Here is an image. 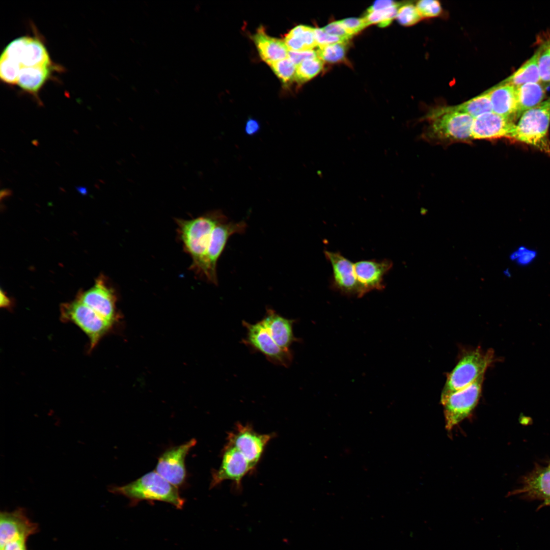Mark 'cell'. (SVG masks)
I'll list each match as a JSON object with an SVG mask.
<instances>
[{
	"label": "cell",
	"mask_w": 550,
	"mask_h": 550,
	"mask_svg": "<svg viewBox=\"0 0 550 550\" xmlns=\"http://www.w3.org/2000/svg\"><path fill=\"white\" fill-rule=\"evenodd\" d=\"M228 221L219 210L208 212L195 218H175L177 231L183 248L191 258L190 269L200 277L214 228Z\"/></svg>",
	"instance_id": "obj_1"
},
{
	"label": "cell",
	"mask_w": 550,
	"mask_h": 550,
	"mask_svg": "<svg viewBox=\"0 0 550 550\" xmlns=\"http://www.w3.org/2000/svg\"><path fill=\"white\" fill-rule=\"evenodd\" d=\"M109 491L123 495L136 502L141 500L165 502L181 509L184 503L178 487L174 486L155 471L121 486H112Z\"/></svg>",
	"instance_id": "obj_2"
},
{
	"label": "cell",
	"mask_w": 550,
	"mask_h": 550,
	"mask_svg": "<svg viewBox=\"0 0 550 550\" xmlns=\"http://www.w3.org/2000/svg\"><path fill=\"white\" fill-rule=\"evenodd\" d=\"M496 361L494 351L480 347L463 351L452 371L447 375L441 398L463 389L485 373Z\"/></svg>",
	"instance_id": "obj_3"
},
{
	"label": "cell",
	"mask_w": 550,
	"mask_h": 550,
	"mask_svg": "<svg viewBox=\"0 0 550 550\" xmlns=\"http://www.w3.org/2000/svg\"><path fill=\"white\" fill-rule=\"evenodd\" d=\"M549 123L550 97L522 113L510 138L550 154V142L548 138Z\"/></svg>",
	"instance_id": "obj_4"
},
{
	"label": "cell",
	"mask_w": 550,
	"mask_h": 550,
	"mask_svg": "<svg viewBox=\"0 0 550 550\" xmlns=\"http://www.w3.org/2000/svg\"><path fill=\"white\" fill-rule=\"evenodd\" d=\"M429 134L433 138L446 141H465L472 139L474 118L450 107L437 110L429 117Z\"/></svg>",
	"instance_id": "obj_5"
},
{
	"label": "cell",
	"mask_w": 550,
	"mask_h": 550,
	"mask_svg": "<svg viewBox=\"0 0 550 550\" xmlns=\"http://www.w3.org/2000/svg\"><path fill=\"white\" fill-rule=\"evenodd\" d=\"M61 319L78 326L88 337L92 350L107 332L112 324L77 299L62 305Z\"/></svg>",
	"instance_id": "obj_6"
},
{
	"label": "cell",
	"mask_w": 550,
	"mask_h": 550,
	"mask_svg": "<svg viewBox=\"0 0 550 550\" xmlns=\"http://www.w3.org/2000/svg\"><path fill=\"white\" fill-rule=\"evenodd\" d=\"M484 375H481L466 387L441 399L448 430H452L468 417L475 408L481 396Z\"/></svg>",
	"instance_id": "obj_7"
},
{
	"label": "cell",
	"mask_w": 550,
	"mask_h": 550,
	"mask_svg": "<svg viewBox=\"0 0 550 550\" xmlns=\"http://www.w3.org/2000/svg\"><path fill=\"white\" fill-rule=\"evenodd\" d=\"M1 56L13 64L18 73L23 68L52 65L43 43L37 38L28 36L19 37L11 41Z\"/></svg>",
	"instance_id": "obj_8"
},
{
	"label": "cell",
	"mask_w": 550,
	"mask_h": 550,
	"mask_svg": "<svg viewBox=\"0 0 550 550\" xmlns=\"http://www.w3.org/2000/svg\"><path fill=\"white\" fill-rule=\"evenodd\" d=\"M243 325L246 330L243 340L246 345L264 355L273 364L284 367L290 365L293 359L291 351L284 350L276 344L262 320L253 324L243 321Z\"/></svg>",
	"instance_id": "obj_9"
},
{
	"label": "cell",
	"mask_w": 550,
	"mask_h": 550,
	"mask_svg": "<svg viewBox=\"0 0 550 550\" xmlns=\"http://www.w3.org/2000/svg\"><path fill=\"white\" fill-rule=\"evenodd\" d=\"M246 224L244 221H226L218 224L213 229L207 251L201 277L208 282L217 284L216 266L229 238L234 234L244 232Z\"/></svg>",
	"instance_id": "obj_10"
},
{
	"label": "cell",
	"mask_w": 550,
	"mask_h": 550,
	"mask_svg": "<svg viewBox=\"0 0 550 550\" xmlns=\"http://www.w3.org/2000/svg\"><path fill=\"white\" fill-rule=\"evenodd\" d=\"M273 436L271 434H260L247 424H236L234 429L228 432L226 444L241 452L255 469L265 448Z\"/></svg>",
	"instance_id": "obj_11"
},
{
	"label": "cell",
	"mask_w": 550,
	"mask_h": 550,
	"mask_svg": "<svg viewBox=\"0 0 550 550\" xmlns=\"http://www.w3.org/2000/svg\"><path fill=\"white\" fill-rule=\"evenodd\" d=\"M254 469L241 452L226 444L222 452L220 466L212 473L210 487L229 480L235 484L237 489L240 490L243 477Z\"/></svg>",
	"instance_id": "obj_12"
},
{
	"label": "cell",
	"mask_w": 550,
	"mask_h": 550,
	"mask_svg": "<svg viewBox=\"0 0 550 550\" xmlns=\"http://www.w3.org/2000/svg\"><path fill=\"white\" fill-rule=\"evenodd\" d=\"M76 299L112 324L115 321L117 316L116 296L103 276L99 277L91 288L79 293Z\"/></svg>",
	"instance_id": "obj_13"
},
{
	"label": "cell",
	"mask_w": 550,
	"mask_h": 550,
	"mask_svg": "<svg viewBox=\"0 0 550 550\" xmlns=\"http://www.w3.org/2000/svg\"><path fill=\"white\" fill-rule=\"evenodd\" d=\"M196 440L188 442L165 451L159 457L155 471L174 486L178 487L185 482L186 474L185 459Z\"/></svg>",
	"instance_id": "obj_14"
},
{
	"label": "cell",
	"mask_w": 550,
	"mask_h": 550,
	"mask_svg": "<svg viewBox=\"0 0 550 550\" xmlns=\"http://www.w3.org/2000/svg\"><path fill=\"white\" fill-rule=\"evenodd\" d=\"M324 254L333 269V286L341 293L360 297L354 263L339 252L325 250Z\"/></svg>",
	"instance_id": "obj_15"
},
{
	"label": "cell",
	"mask_w": 550,
	"mask_h": 550,
	"mask_svg": "<svg viewBox=\"0 0 550 550\" xmlns=\"http://www.w3.org/2000/svg\"><path fill=\"white\" fill-rule=\"evenodd\" d=\"M393 265L392 261L388 259L361 260L354 263L360 297L371 291L383 290V277Z\"/></svg>",
	"instance_id": "obj_16"
},
{
	"label": "cell",
	"mask_w": 550,
	"mask_h": 550,
	"mask_svg": "<svg viewBox=\"0 0 550 550\" xmlns=\"http://www.w3.org/2000/svg\"><path fill=\"white\" fill-rule=\"evenodd\" d=\"M37 530L38 526L28 517L23 509L1 512L0 548L14 539H27Z\"/></svg>",
	"instance_id": "obj_17"
},
{
	"label": "cell",
	"mask_w": 550,
	"mask_h": 550,
	"mask_svg": "<svg viewBox=\"0 0 550 550\" xmlns=\"http://www.w3.org/2000/svg\"><path fill=\"white\" fill-rule=\"evenodd\" d=\"M515 125L512 120L493 112L485 113L474 118L472 137L480 140L510 138Z\"/></svg>",
	"instance_id": "obj_18"
},
{
	"label": "cell",
	"mask_w": 550,
	"mask_h": 550,
	"mask_svg": "<svg viewBox=\"0 0 550 550\" xmlns=\"http://www.w3.org/2000/svg\"><path fill=\"white\" fill-rule=\"evenodd\" d=\"M262 321L274 341L283 350L291 351L292 343L298 341L293 332L294 320L286 318L268 309Z\"/></svg>",
	"instance_id": "obj_19"
},
{
	"label": "cell",
	"mask_w": 550,
	"mask_h": 550,
	"mask_svg": "<svg viewBox=\"0 0 550 550\" xmlns=\"http://www.w3.org/2000/svg\"><path fill=\"white\" fill-rule=\"evenodd\" d=\"M512 493L544 502L550 500V466H537L524 478L522 486Z\"/></svg>",
	"instance_id": "obj_20"
},
{
	"label": "cell",
	"mask_w": 550,
	"mask_h": 550,
	"mask_svg": "<svg viewBox=\"0 0 550 550\" xmlns=\"http://www.w3.org/2000/svg\"><path fill=\"white\" fill-rule=\"evenodd\" d=\"M492 112L513 121L518 117V103L515 87L500 84L488 91Z\"/></svg>",
	"instance_id": "obj_21"
},
{
	"label": "cell",
	"mask_w": 550,
	"mask_h": 550,
	"mask_svg": "<svg viewBox=\"0 0 550 550\" xmlns=\"http://www.w3.org/2000/svg\"><path fill=\"white\" fill-rule=\"evenodd\" d=\"M253 40L261 58L268 65L288 58L289 50L284 41L268 36L262 26L253 36Z\"/></svg>",
	"instance_id": "obj_22"
},
{
	"label": "cell",
	"mask_w": 550,
	"mask_h": 550,
	"mask_svg": "<svg viewBox=\"0 0 550 550\" xmlns=\"http://www.w3.org/2000/svg\"><path fill=\"white\" fill-rule=\"evenodd\" d=\"M52 65L23 68L19 73L17 85L22 90L34 95L49 78Z\"/></svg>",
	"instance_id": "obj_23"
},
{
	"label": "cell",
	"mask_w": 550,
	"mask_h": 550,
	"mask_svg": "<svg viewBox=\"0 0 550 550\" xmlns=\"http://www.w3.org/2000/svg\"><path fill=\"white\" fill-rule=\"evenodd\" d=\"M539 47L535 53L516 71L500 84L518 87L528 83H538L541 81L539 68Z\"/></svg>",
	"instance_id": "obj_24"
},
{
	"label": "cell",
	"mask_w": 550,
	"mask_h": 550,
	"mask_svg": "<svg viewBox=\"0 0 550 550\" xmlns=\"http://www.w3.org/2000/svg\"><path fill=\"white\" fill-rule=\"evenodd\" d=\"M289 51L311 50L317 47L315 29L304 25H297L287 33L284 40Z\"/></svg>",
	"instance_id": "obj_25"
},
{
	"label": "cell",
	"mask_w": 550,
	"mask_h": 550,
	"mask_svg": "<svg viewBox=\"0 0 550 550\" xmlns=\"http://www.w3.org/2000/svg\"><path fill=\"white\" fill-rule=\"evenodd\" d=\"M518 117L525 112L540 104L545 96L542 86L538 83H528L516 87Z\"/></svg>",
	"instance_id": "obj_26"
},
{
	"label": "cell",
	"mask_w": 550,
	"mask_h": 550,
	"mask_svg": "<svg viewBox=\"0 0 550 550\" xmlns=\"http://www.w3.org/2000/svg\"><path fill=\"white\" fill-rule=\"evenodd\" d=\"M450 107L452 110L469 114L474 118L484 114L492 112L488 92L474 97L459 105Z\"/></svg>",
	"instance_id": "obj_27"
},
{
	"label": "cell",
	"mask_w": 550,
	"mask_h": 550,
	"mask_svg": "<svg viewBox=\"0 0 550 550\" xmlns=\"http://www.w3.org/2000/svg\"><path fill=\"white\" fill-rule=\"evenodd\" d=\"M324 61L318 57L305 60L296 66L294 81L303 83L317 75L323 69Z\"/></svg>",
	"instance_id": "obj_28"
},
{
	"label": "cell",
	"mask_w": 550,
	"mask_h": 550,
	"mask_svg": "<svg viewBox=\"0 0 550 550\" xmlns=\"http://www.w3.org/2000/svg\"><path fill=\"white\" fill-rule=\"evenodd\" d=\"M399 4H396L387 8L369 11L367 10L366 15L364 17L368 25L377 24L380 27H385L390 24L392 21L396 17Z\"/></svg>",
	"instance_id": "obj_29"
},
{
	"label": "cell",
	"mask_w": 550,
	"mask_h": 550,
	"mask_svg": "<svg viewBox=\"0 0 550 550\" xmlns=\"http://www.w3.org/2000/svg\"><path fill=\"white\" fill-rule=\"evenodd\" d=\"M317 56L323 61L335 63L341 61L346 53V43H335L317 47Z\"/></svg>",
	"instance_id": "obj_30"
},
{
	"label": "cell",
	"mask_w": 550,
	"mask_h": 550,
	"mask_svg": "<svg viewBox=\"0 0 550 550\" xmlns=\"http://www.w3.org/2000/svg\"><path fill=\"white\" fill-rule=\"evenodd\" d=\"M269 66L283 83L286 84L294 80L296 66L288 58Z\"/></svg>",
	"instance_id": "obj_31"
},
{
	"label": "cell",
	"mask_w": 550,
	"mask_h": 550,
	"mask_svg": "<svg viewBox=\"0 0 550 550\" xmlns=\"http://www.w3.org/2000/svg\"><path fill=\"white\" fill-rule=\"evenodd\" d=\"M538 256L537 251L524 245L517 247L509 255V259L521 267H526L534 262Z\"/></svg>",
	"instance_id": "obj_32"
},
{
	"label": "cell",
	"mask_w": 550,
	"mask_h": 550,
	"mask_svg": "<svg viewBox=\"0 0 550 550\" xmlns=\"http://www.w3.org/2000/svg\"><path fill=\"white\" fill-rule=\"evenodd\" d=\"M396 18L401 24L409 26L419 21L422 16L416 6L408 4L399 8Z\"/></svg>",
	"instance_id": "obj_33"
},
{
	"label": "cell",
	"mask_w": 550,
	"mask_h": 550,
	"mask_svg": "<svg viewBox=\"0 0 550 550\" xmlns=\"http://www.w3.org/2000/svg\"><path fill=\"white\" fill-rule=\"evenodd\" d=\"M540 47L539 68L541 81L550 82V40Z\"/></svg>",
	"instance_id": "obj_34"
},
{
	"label": "cell",
	"mask_w": 550,
	"mask_h": 550,
	"mask_svg": "<svg viewBox=\"0 0 550 550\" xmlns=\"http://www.w3.org/2000/svg\"><path fill=\"white\" fill-rule=\"evenodd\" d=\"M416 7L422 17H436L442 12L441 4L437 1H420L417 3Z\"/></svg>",
	"instance_id": "obj_35"
},
{
	"label": "cell",
	"mask_w": 550,
	"mask_h": 550,
	"mask_svg": "<svg viewBox=\"0 0 550 550\" xmlns=\"http://www.w3.org/2000/svg\"><path fill=\"white\" fill-rule=\"evenodd\" d=\"M339 21L347 33L351 36L368 26L364 18H349L339 20Z\"/></svg>",
	"instance_id": "obj_36"
},
{
	"label": "cell",
	"mask_w": 550,
	"mask_h": 550,
	"mask_svg": "<svg viewBox=\"0 0 550 550\" xmlns=\"http://www.w3.org/2000/svg\"><path fill=\"white\" fill-rule=\"evenodd\" d=\"M315 35L317 47L335 43H346L345 39L327 34L322 28L315 29Z\"/></svg>",
	"instance_id": "obj_37"
},
{
	"label": "cell",
	"mask_w": 550,
	"mask_h": 550,
	"mask_svg": "<svg viewBox=\"0 0 550 550\" xmlns=\"http://www.w3.org/2000/svg\"><path fill=\"white\" fill-rule=\"evenodd\" d=\"M327 34L349 40L352 36L349 34L339 21H334L322 28Z\"/></svg>",
	"instance_id": "obj_38"
},
{
	"label": "cell",
	"mask_w": 550,
	"mask_h": 550,
	"mask_svg": "<svg viewBox=\"0 0 550 550\" xmlns=\"http://www.w3.org/2000/svg\"><path fill=\"white\" fill-rule=\"evenodd\" d=\"M316 51L314 50L301 51H288V58L296 66L303 61L317 57Z\"/></svg>",
	"instance_id": "obj_39"
},
{
	"label": "cell",
	"mask_w": 550,
	"mask_h": 550,
	"mask_svg": "<svg viewBox=\"0 0 550 550\" xmlns=\"http://www.w3.org/2000/svg\"><path fill=\"white\" fill-rule=\"evenodd\" d=\"M260 128L261 125L258 120L253 118H249L245 123V133L248 135L253 136L258 133Z\"/></svg>",
	"instance_id": "obj_40"
},
{
	"label": "cell",
	"mask_w": 550,
	"mask_h": 550,
	"mask_svg": "<svg viewBox=\"0 0 550 550\" xmlns=\"http://www.w3.org/2000/svg\"><path fill=\"white\" fill-rule=\"evenodd\" d=\"M26 540L24 538L14 539L6 543L1 550H27Z\"/></svg>",
	"instance_id": "obj_41"
},
{
	"label": "cell",
	"mask_w": 550,
	"mask_h": 550,
	"mask_svg": "<svg viewBox=\"0 0 550 550\" xmlns=\"http://www.w3.org/2000/svg\"><path fill=\"white\" fill-rule=\"evenodd\" d=\"M396 3L392 1H378L375 2L367 10H381L392 6Z\"/></svg>",
	"instance_id": "obj_42"
},
{
	"label": "cell",
	"mask_w": 550,
	"mask_h": 550,
	"mask_svg": "<svg viewBox=\"0 0 550 550\" xmlns=\"http://www.w3.org/2000/svg\"><path fill=\"white\" fill-rule=\"evenodd\" d=\"M10 301L6 294L1 290V306L4 307H8L10 305Z\"/></svg>",
	"instance_id": "obj_43"
},
{
	"label": "cell",
	"mask_w": 550,
	"mask_h": 550,
	"mask_svg": "<svg viewBox=\"0 0 550 550\" xmlns=\"http://www.w3.org/2000/svg\"><path fill=\"white\" fill-rule=\"evenodd\" d=\"M77 191L82 196H85L87 194V188L82 186H78L76 187Z\"/></svg>",
	"instance_id": "obj_44"
},
{
	"label": "cell",
	"mask_w": 550,
	"mask_h": 550,
	"mask_svg": "<svg viewBox=\"0 0 550 550\" xmlns=\"http://www.w3.org/2000/svg\"><path fill=\"white\" fill-rule=\"evenodd\" d=\"M11 191L9 189H3V190H1V198H2V197H5V196H9V195H11Z\"/></svg>",
	"instance_id": "obj_45"
},
{
	"label": "cell",
	"mask_w": 550,
	"mask_h": 550,
	"mask_svg": "<svg viewBox=\"0 0 550 550\" xmlns=\"http://www.w3.org/2000/svg\"><path fill=\"white\" fill-rule=\"evenodd\" d=\"M503 273L505 277L507 278H511L512 277V273L510 269L508 268L505 269L503 271Z\"/></svg>",
	"instance_id": "obj_46"
},
{
	"label": "cell",
	"mask_w": 550,
	"mask_h": 550,
	"mask_svg": "<svg viewBox=\"0 0 550 550\" xmlns=\"http://www.w3.org/2000/svg\"><path fill=\"white\" fill-rule=\"evenodd\" d=\"M542 506H550V500L543 502Z\"/></svg>",
	"instance_id": "obj_47"
},
{
	"label": "cell",
	"mask_w": 550,
	"mask_h": 550,
	"mask_svg": "<svg viewBox=\"0 0 550 550\" xmlns=\"http://www.w3.org/2000/svg\"><path fill=\"white\" fill-rule=\"evenodd\" d=\"M549 466H550V464H549Z\"/></svg>",
	"instance_id": "obj_48"
}]
</instances>
